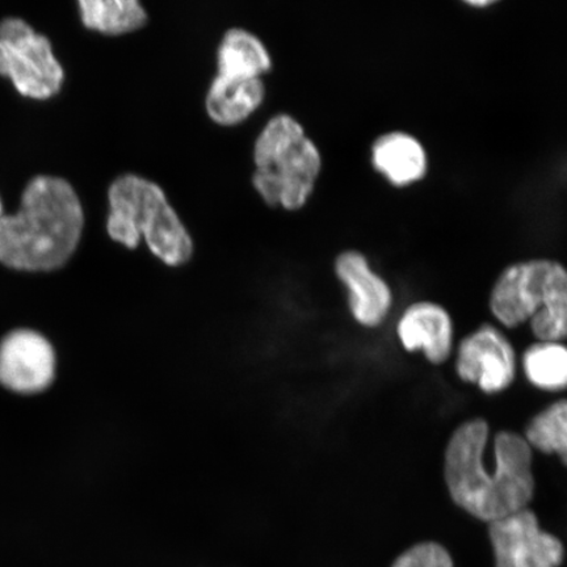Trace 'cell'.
I'll list each match as a JSON object with an SVG mask.
<instances>
[{"label": "cell", "instance_id": "obj_1", "mask_svg": "<svg viewBox=\"0 0 567 567\" xmlns=\"http://www.w3.org/2000/svg\"><path fill=\"white\" fill-rule=\"evenodd\" d=\"M491 430L484 420L460 425L445 451V482L452 499L467 514L495 522L527 508L534 498L532 449L515 432L494 439V466L487 470L486 449Z\"/></svg>", "mask_w": 567, "mask_h": 567}, {"label": "cell", "instance_id": "obj_2", "mask_svg": "<svg viewBox=\"0 0 567 567\" xmlns=\"http://www.w3.org/2000/svg\"><path fill=\"white\" fill-rule=\"evenodd\" d=\"M86 229V212L71 184L35 176L16 215L0 217V264L12 271L53 274L74 257Z\"/></svg>", "mask_w": 567, "mask_h": 567}, {"label": "cell", "instance_id": "obj_3", "mask_svg": "<svg viewBox=\"0 0 567 567\" xmlns=\"http://www.w3.org/2000/svg\"><path fill=\"white\" fill-rule=\"evenodd\" d=\"M104 229L126 250L136 251L144 244L167 267L186 266L194 257L193 237L165 190L137 175L120 176L111 184Z\"/></svg>", "mask_w": 567, "mask_h": 567}, {"label": "cell", "instance_id": "obj_4", "mask_svg": "<svg viewBox=\"0 0 567 567\" xmlns=\"http://www.w3.org/2000/svg\"><path fill=\"white\" fill-rule=\"evenodd\" d=\"M252 184L269 208L289 212L307 205L322 169L317 145L292 116L269 120L254 148Z\"/></svg>", "mask_w": 567, "mask_h": 567}, {"label": "cell", "instance_id": "obj_5", "mask_svg": "<svg viewBox=\"0 0 567 567\" xmlns=\"http://www.w3.org/2000/svg\"><path fill=\"white\" fill-rule=\"evenodd\" d=\"M491 309L507 328L529 321L538 342H561L567 326L564 266L537 259L507 267L493 288Z\"/></svg>", "mask_w": 567, "mask_h": 567}, {"label": "cell", "instance_id": "obj_6", "mask_svg": "<svg viewBox=\"0 0 567 567\" xmlns=\"http://www.w3.org/2000/svg\"><path fill=\"white\" fill-rule=\"evenodd\" d=\"M0 75L10 78L19 94L38 101L59 94L65 80L51 41L18 18L0 23Z\"/></svg>", "mask_w": 567, "mask_h": 567}, {"label": "cell", "instance_id": "obj_7", "mask_svg": "<svg viewBox=\"0 0 567 567\" xmlns=\"http://www.w3.org/2000/svg\"><path fill=\"white\" fill-rule=\"evenodd\" d=\"M56 367L53 343L38 330L16 329L0 340V385L12 393H47L54 385Z\"/></svg>", "mask_w": 567, "mask_h": 567}, {"label": "cell", "instance_id": "obj_8", "mask_svg": "<svg viewBox=\"0 0 567 567\" xmlns=\"http://www.w3.org/2000/svg\"><path fill=\"white\" fill-rule=\"evenodd\" d=\"M496 567H559L564 545L542 530L528 508L491 523Z\"/></svg>", "mask_w": 567, "mask_h": 567}, {"label": "cell", "instance_id": "obj_9", "mask_svg": "<svg viewBox=\"0 0 567 567\" xmlns=\"http://www.w3.org/2000/svg\"><path fill=\"white\" fill-rule=\"evenodd\" d=\"M456 371L461 380L477 384L487 394L503 392L515 379L513 346L494 326H481L460 343Z\"/></svg>", "mask_w": 567, "mask_h": 567}, {"label": "cell", "instance_id": "obj_10", "mask_svg": "<svg viewBox=\"0 0 567 567\" xmlns=\"http://www.w3.org/2000/svg\"><path fill=\"white\" fill-rule=\"evenodd\" d=\"M338 278L350 290V308L357 321L375 328L392 308V292L388 284L375 275L363 254L346 251L336 261Z\"/></svg>", "mask_w": 567, "mask_h": 567}, {"label": "cell", "instance_id": "obj_11", "mask_svg": "<svg viewBox=\"0 0 567 567\" xmlns=\"http://www.w3.org/2000/svg\"><path fill=\"white\" fill-rule=\"evenodd\" d=\"M399 337L410 352L423 350L434 364L449 360L453 343L452 319L441 305L417 302L403 313Z\"/></svg>", "mask_w": 567, "mask_h": 567}, {"label": "cell", "instance_id": "obj_12", "mask_svg": "<svg viewBox=\"0 0 567 567\" xmlns=\"http://www.w3.org/2000/svg\"><path fill=\"white\" fill-rule=\"evenodd\" d=\"M373 167L395 187H408L423 179L429 161L424 147L411 134L386 133L372 146Z\"/></svg>", "mask_w": 567, "mask_h": 567}, {"label": "cell", "instance_id": "obj_13", "mask_svg": "<svg viewBox=\"0 0 567 567\" xmlns=\"http://www.w3.org/2000/svg\"><path fill=\"white\" fill-rule=\"evenodd\" d=\"M265 94L261 78L218 74L207 96L208 115L219 125H237L259 109Z\"/></svg>", "mask_w": 567, "mask_h": 567}, {"label": "cell", "instance_id": "obj_14", "mask_svg": "<svg viewBox=\"0 0 567 567\" xmlns=\"http://www.w3.org/2000/svg\"><path fill=\"white\" fill-rule=\"evenodd\" d=\"M272 61L257 35L230 30L218 49V74L261 78L271 70Z\"/></svg>", "mask_w": 567, "mask_h": 567}, {"label": "cell", "instance_id": "obj_15", "mask_svg": "<svg viewBox=\"0 0 567 567\" xmlns=\"http://www.w3.org/2000/svg\"><path fill=\"white\" fill-rule=\"evenodd\" d=\"M84 27L106 35L140 30L147 16L140 0H78Z\"/></svg>", "mask_w": 567, "mask_h": 567}, {"label": "cell", "instance_id": "obj_16", "mask_svg": "<svg viewBox=\"0 0 567 567\" xmlns=\"http://www.w3.org/2000/svg\"><path fill=\"white\" fill-rule=\"evenodd\" d=\"M524 372L537 388L559 392L566 388L567 352L559 342H538L523 357Z\"/></svg>", "mask_w": 567, "mask_h": 567}, {"label": "cell", "instance_id": "obj_17", "mask_svg": "<svg viewBox=\"0 0 567 567\" xmlns=\"http://www.w3.org/2000/svg\"><path fill=\"white\" fill-rule=\"evenodd\" d=\"M526 442L534 449L551 455L556 453L567 461V403L565 400L553 403L530 421L526 430Z\"/></svg>", "mask_w": 567, "mask_h": 567}, {"label": "cell", "instance_id": "obj_18", "mask_svg": "<svg viewBox=\"0 0 567 567\" xmlns=\"http://www.w3.org/2000/svg\"><path fill=\"white\" fill-rule=\"evenodd\" d=\"M393 567H453V561L442 545L424 543L403 553Z\"/></svg>", "mask_w": 567, "mask_h": 567}, {"label": "cell", "instance_id": "obj_19", "mask_svg": "<svg viewBox=\"0 0 567 567\" xmlns=\"http://www.w3.org/2000/svg\"><path fill=\"white\" fill-rule=\"evenodd\" d=\"M463 2L476 7V9H486V7L498 3L499 0H463Z\"/></svg>", "mask_w": 567, "mask_h": 567}, {"label": "cell", "instance_id": "obj_20", "mask_svg": "<svg viewBox=\"0 0 567 567\" xmlns=\"http://www.w3.org/2000/svg\"><path fill=\"white\" fill-rule=\"evenodd\" d=\"M3 216V205H2V200H0V217Z\"/></svg>", "mask_w": 567, "mask_h": 567}]
</instances>
